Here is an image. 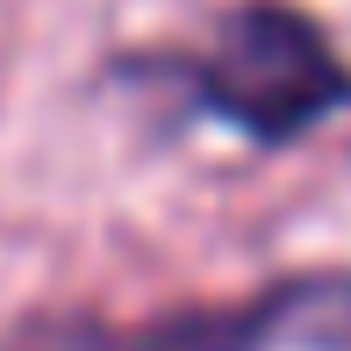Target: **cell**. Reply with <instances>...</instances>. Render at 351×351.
<instances>
[{
    "label": "cell",
    "instance_id": "cell-2",
    "mask_svg": "<svg viewBox=\"0 0 351 351\" xmlns=\"http://www.w3.org/2000/svg\"><path fill=\"white\" fill-rule=\"evenodd\" d=\"M8 351H186V330H165V337H130V330L86 323V315H58V323L22 330Z\"/></svg>",
    "mask_w": 351,
    "mask_h": 351
},
{
    "label": "cell",
    "instance_id": "cell-1",
    "mask_svg": "<svg viewBox=\"0 0 351 351\" xmlns=\"http://www.w3.org/2000/svg\"><path fill=\"white\" fill-rule=\"evenodd\" d=\"M186 79L222 122L265 143L301 136L308 122L351 101V65L323 43V29L294 8H273V0L222 14L215 43L186 65Z\"/></svg>",
    "mask_w": 351,
    "mask_h": 351
}]
</instances>
